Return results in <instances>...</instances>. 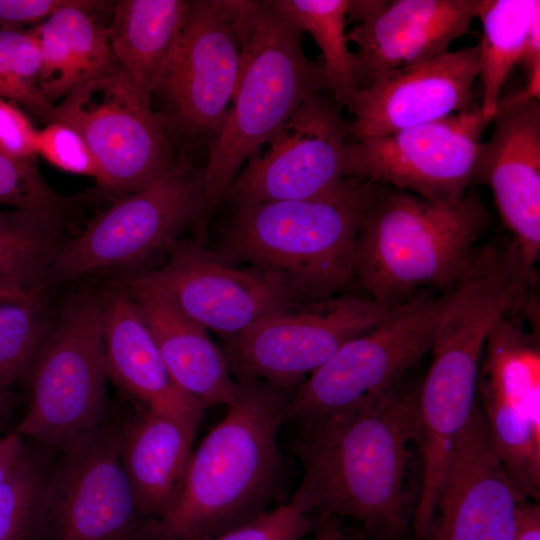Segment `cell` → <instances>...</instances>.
Returning a JSON list of instances; mask_svg holds the SVG:
<instances>
[{
    "label": "cell",
    "mask_w": 540,
    "mask_h": 540,
    "mask_svg": "<svg viewBox=\"0 0 540 540\" xmlns=\"http://www.w3.org/2000/svg\"><path fill=\"white\" fill-rule=\"evenodd\" d=\"M417 387L400 384L375 403L294 422L303 475L291 504L351 517L375 540H402L413 515L405 475Z\"/></svg>",
    "instance_id": "1"
},
{
    "label": "cell",
    "mask_w": 540,
    "mask_h": 540,
    "mask_svg": "<svg viewBox=\"0 0 540 540\" xmlns=\"http://www.w3.org/2000/svg\"><path fill=\"white\" fill-rule=\"evenodd\" d=\"M114 2L71 0L40 24L28 28L39 50V88L55 105L79 86L121 70L106 28L93 12L112 9Z\"/></svg>",
    "instance_id": "24"
},
{
    "label": "cell",
    "mask_w": 540,
    "mask_h": 540,
    "mask_svg": "<svg viewBox=\"0 0 540 540\" xmlns=\"http://www.w3.org/2000/svg\"><path fill=\"white\" fill-rule=\"evenodd\" d=\"M276 4L304 32H308L322 53L321 66L329 91L346 107L358 90L354 55L348 47L346 23L349 0H275Z\"/></svg>",
    "instance_id": "29"
},
{
    "label": "cell",
    "mask_w": 540,
    "mask_h": 540,
    "mask_svg": "<svg viewBox=\"0 0 540 540\" xmlns=\"http://www.w3.org/2000/svg\"><path fill=\"white\" fill-rule=\"evenodd\" d=\"M477 388L497 437L540 435V350L535 332L503 317L484 347Z\"/></svg>",
    "instance_id": "22"
},
{
    "label": "cell",
    "mask_w": 540,
    "mask_h": 540,
    "mask_svg": "<svg viewBox=\"0 0 540 540\" xmlns=\"http://www.w3.org/2000/svg\"><path fill=\"white\" fill-rule=\"evenodd\" d=\"M513 540H540V506L538 502L522 501L516 514Z\"/></svg>",
    "instance_id": "38"
},
{
    "label": "cell",
    "mask_w": 540,
    "mask_h": 540,
    "mask_svg": "<svg viewBox=\"0 0 540 540\" xmlns=\"http://www.w3.org/2000/svg\"><path fill=\"white\" fill-rule=\"evenodd\" d=\"M36 153L66 172L97 177L95 160L84 139L63 122L51 121L38 131Z\"/></svg>",
    "instance_id": "33"
},
{
    "label": "cell",
    "mask_w": 540,
    "mask_h": 540,
    "mask_svg": "<svg viewBox=\"0 0 540 540\" xmlns=\"http://www.w3.org/2000/svg\"><path fill=\"white\" fill-rule=\"evenodd\" d=\"M71 0H0V27L23 29L42 23Z\"/></svg>",
    "instance_id": "36"
},
{
    "label": "cell",
    "mask_w": 540,
    "mask_h": 540,
    "mask_svg": "<svg viewBox=\"0 0 540 540\" xmlns=\"http://www.w3.org/2000/svg\"><path fill=\"white\" fill-rule=\"evenodd\" d=\"M478 0H349L347 33L356 46L358 89L381 75L445 52L466 34L476 18Z\"/></svg>",
    "instance_id": "17"
},
{
    "label": "cell",
    "mask_w": 540,
    "mask_h": 540,
    "mask_svg": "<svg viewBox=\"0 0 540 540\" xmlns=\"http://www.w3.org/2000/svg\"><path fill=\"white\" fill-rule=\"evenodd\" d=\"M314 525L309 513L289 503L207 540H301Z\"/></svg>",
    "instance_id": "34"
},
{
    "label": "cell",
    "mask_w": 540,
    "mask_h": 540,
    "mask_svg": "<svg viewBox=\"0 0 540 540\" xmlns=\"http://www.w3.org/2000/svg\"><path fill=\"white\" fill-rule=\"evenodd\" d=\"M55 454L27 446L0 482V540H46Z\"/></svg>",
    "instance_id": "27"
},
{
    "label": "cell",
    "mask_w": 540,
    "mask_h": 540,
    "mask_svg": "<svg viewBox=\"0 0 540 540\" xmlns=\"http://www.w3.org/2000/svg\"><path fill=\"white\" fill-rule=\"evenodd\" d=\"M235 380L234 400L192 452L181 496L157 522L154 540H207L267 511L278 495V434L291 395L261 380Z\"/></svg>",
    "instance_id": "2"
},
{
    "label": "cell",
    "mask_w": 540,
    "mask_h": 540,
    "mask_svg": "<svg viewBox=\"0 0 540 540\" xmlns=\"http://www.w3.org/2000/svg\"><path fill=\"white\" fill-rule=\"evenodd\" d=\"M18 401L19 396L11 388L0 384V434L8 429Z\"/></svg>",
    "instance_id": "41"
},
{
    "label": "cell",
    "mask_w": 540,
    "mask_h": 540,
    "mask_svg": "<svg viewBox=\"0 0 540 540\" xmlns=\"http://www.w3.org/2000/svg\"><path fill=\"white\" fill-rule=\"evenodd\" d=\"M539 0H478L482 23L478 44V76L482 83L480 111L488 124L496 115L502 87L518 64Z\"/></svg>",
    "instance_id": "26"
},
{
    "label": "cell",
    "mask_w": 540,
    "mask_h": 540,
    "mask_svg": "<svg viewBox=\"0 0 540 540\" xmlns=\"http://www.w3.org/2000/svg\"><path fill=\"white\" fill-rule=\"evenodd\" d=\"M122 420L110 413L54 456L46 540H154L121 464Z\"/></svg>",
    "instance_id": "10"
},
{
    "label": "cell",
    "mask_w": 540,
    "mask_h": 540,
    "mask_svg": "<svg viewBox=\"0 0 540 540\" xmlns=\"http://www.w3.org/2000/svg\"><path fill=\"white\" fill-rule=\"evenodd\" d=\"M146 273L186 316L222 339L299 304L272 275L238 267L197 241L177 240L166 261Z\"/></svg>",
    "instance_id": "15"
},
{
    "label": "cell",
    "mask_w": 540,
    "mask_h": 540,
    "mask_svg": "<svg viewBox=\"0 0 540 540\" xmlns=\"http://www.w3.org/2000/svg\"><path fill=\"white\" fill-rule=\"evenodd\" d=\"M51 121L82 136L97 166L98 187L116 197L146 187L179 158L164 122L122 69L74 89L53 105Z\"/></svg>",
    "instance_id": "9"
},
{
    "label": "cell",
    "mask_w": 540,
    "mask_h": 540,
    "mask_svg": "<svg viewBox=\"0 0 540 540\" xmlns=\"http://www.w3.org/2000/svg\"><path fill=\"white\" fill-rule=\"evenodd\" d=\"M236 23L241 61L231 106L208 142L204 225L248 158L308 95L329 91L321 64L304 52L305 32L275 0H237Z\"/></svg>",
    "instance_id": "4"
},
{
    "label": "cell",
    "mask_w": 540,
    "mask_h": 540,
    "mask_svg": "<svg viewBox=\"0 0 540 540\" xmlns=\"http://www.w3.org/2000/svg\"><path fill=\"white\" fill-rule=\"evenodd\" d=\"M189 0L114 1L111 50L142 99L151 98L180 37Z\"/></svg>",
    "instance_id": "25"
},
{
    "label": "cell",
    "mask_w": 540,
    "mask_h": 540,
    "mask_svg": "<svg viewBox=\"0 0 540 540\" xmlns=\"http://www.w3.org/2000/svg\"><path fill=\"white\" fill-rule=\"evenodd\" d=\"M175 383L205 407L229 405L237 393L225 356L147 275L124 282Z\"/></svg>",
    "instance_id": "21"
},
{
    "label": "cell",
    "mask_w": 540,
    "mask_h": 540,
    "mask_svg": "<svg viewBox=\"0 0 540 540\" xmlns=\"http://www.w3.org/2000/svg\"><path fill=\"white\" fill-rule=\"evenodd\" d=\"M489 224L477 194L436 204L381 185L357 235L354 280L396 307L422 291H450Z\"/></svg>",
    "instance_id": "5"
},
{
    "label": "cell",
    "mask_w": 540,
    "mask_h": 540,
    "mask_svg": "<svg viewBox=\"0 0 540 540\" xmlns=\"http://www.w3.org/2000/svg\"><path fill=\"white\" fill-rule=\"evenodd\" d=\"M26 449L24 439L13 431L0 435V482L15 467Z\"/></svg>",
    "instance_id": "39"
},
{
    "label": "cell",
    "mask_w": 540,
    "mask_h": 540,
    "mask_svg": "<svg viewBox=\"0 0 540 540\" xmlns=\"http://www.w3.org/2000/svg\"><path fill=\"white\" fill-rule=\"evenodd\" d=\"M380 188L346 177L319 197L234 207L217 253L272 275L298 303L344 294L354 281L360 224Z\"/></svg>",
    "instance_id": "3"
},
{
    "label": "cell",
    "mask_w": 540,
    "mask_h": 540,
    "mask_svg": "<svg viewBox=\"0 0 540 540\" xmlns=\"http://www.w3.org/2000/svg\"><path fill=\"white\" fill-rule=\"evenodd\" d=\"M27 375V410L13 429L21 438L58 453L106 420L108 374L97 293L83 289L65 300Z\"/></svg>",
    "instance_id": "6"
},
{
    "label": "cell",
    "mask_w": 540,
    "mask_h": 540,
    "mask_svg": "<svg viewBox=\"0 0 540 540\" xmlns=\"http://www.w3.org/2000/svg\"><path fill=\"white\" fill-rule=\"evenodd\" d=\"M66 239L36 215L0 209V282L44 293L49 268Z\"/></svg>",
    "instance_id": "28"
},
{
    "label": "cell",
    "mask_w": 540,
    "mask_h": 540,
    "mask_svg": "<svg viewBox=\"0 0 540 540\" xmlns=\"http://www.w3.org/2000/svg\"><path fill=\"white\" fill-rule=\"evenodd\" d=\"M204 166L185 157L144 188L118 196L61 246L44 288L167 253L191 224L203 225Z\"/></svg>",
    "instance_id": "7"
},
{
    "label": "cell",
    "mask_w": 540,
    "mask_h": 540,
    "mask_svg": "<svg viewBox=\"0 0 540 540\" xmlns=\"http://www.w3.org/2000/svg\"><path fill=\"white\" fill-rule=\"evenodd\" d=\"M314 528L313 540H351V536L343 532L334 516L319 514Z\"/></svg>",
    "instance_id": "40"
},
{
    "label": "cell",
    "mask_w": 540,
    "mask_h": 540,
    "mask_svg": "<svg viewBox=\"0 0 540 540\" xmlns=\"http://www.w3.org/2000/svg\"><path fill=\"white\" fill-rule=\"evenodd\" d=\"M492 134L482 142L473 181L488 185L526 262L540 251V107L524 89L499 99Z\"/></svg>",
    "instance_id": "19"
},
{
    "label": "cell",
    "mask_w": 540,
    "mask_h": 540,
    "mask_svg": "<svg viewBox=\"0 0 540 540\" xmlns=\"http://www.w3.org/2000/svg\"><path fill=\"white\" fill-rule=\"evenodd\" d=\"M97 294L108 379L143 409L196 429L206 407L171 377L125 284Z\"/></svg>",
    "instance_id": "20"
},
{
    "label": "cell",
    "mask_w": 540,
    "mask_h": 540,
    "mask_svg": "<svg viewBox=\"0 0 540 540\" xmlns=\"http://www.w3.org/2000/svg\"><path fill=\"white\" fill-rule=\"evenodd\" d=\"M38 131L17 105L0 98V153L18 160H36Z\"/></svg>",
    "instance_id": "35"
},
{
    "label": "cell",
    "mask_w": 540,
    "mask_h": 540,
    "mask_svg": "<svg viewBox=\"0 0 540 540\" xmlns=\"http://www.w3.org/2000/svg\"><path fill=\"white\" fill-rule=\"evenodd\" d=\"M196 429L141 408L122 420L120 459L140 514L160 521L177 504Z\"/></svg>",
    "instance_id": "23"
},
{
    "label": "cell",
    "mask_w": 540,
    "mask_h": 540,
    "mask_svg": "<svg viewBox=\"0 0 540 540\" xmlns=\"http://www.w3.org/2000/svg\"><path fill=\"white\" fill-rule=\"evenodd\" d=\"M351 540H363V539L358 538V537H352V536H351Z\"/></svg>",
    "instance_id": "43"
},
{
    "label": "cell",
    "mask_w": 540,
    "mask_h": 540,
    "mask_svg": "<svg viewBox=\"0 0 540 540\" xmlns=\"http://www.w3.org/2000/svg\"><path fill=\"white\" fill-rule=\"evenodd\" d=\"M485 125L478 106L393 133L348 140L344 176L436 204L456 202L474 179Z\"/></svg>",
    "instance_id": "12"
},
{
    "label": "cell",
    "mask_w": 540,
    "mask_h": 540,
    "mask_svg": "<svg viewBox=\"0 0 540 540\" xmlns=\"http://www.w3.org/2000/svg\"><path fill=\"white\" fill-rule=\"evenodd\" d=\"M524 74L525 93L540 99V10L534 15L524 50L518 62Z\"/></svg>",
    "instance_id": "37"
},
{
    "label": "cell",
    "mask_w": 540,
    "mask_h": 540,
    "mask_svg": "<svg viewBox=\"0 0 540 540\" xmlns=\"http://www.w3.org/2000/svg\"><path fill=\"white\" fill-rule=\"evenodd\" d=\"M71 198L55 192L44 180L36 160H18L0 153V205L32 213L64 231Z\"/></svg>",
    "instance_id": "32"
},
{
    "label": "cell",
    "mask_w": 540,
    "mask_h": 540,
    "mask_svg": "<svg viewBox=\"0 0 540 540\" xmlns=\"http://www.w3.org/2000/svg\"><path fill=\"white\" fill-rule=\"evenodd\" d=\"M449 292L422 291L345 342L296 387L285 422L359 408L391 393L430 350Z\"/></svg>",
    "instance_id": "8"
},
{
    "label": "cell",
    "mask_w": 540,
    "mask_h": 540,
    "mask_svg": "<svg viewBox=\"0 0 540 540\" xmlns=\"http://www.w3.org/2000/svg\"><path fill=\"white\" fill-rule=\"evenodd\" d=\"M524 500L476 400L455 442L425 540H513Z\"/></svg>",
    "instance_id": "16"
},
{
    "label": "cell",
    "mask_w": 540,
    "mask_h": 540,
    "mask_svg": "<svg viewBox=\"0 0 540 540\" xmlns=\"http://www.w3.org/2000/svg\"><path fill=\"white\" fill-rule=\"evenodd\" d=\"M43 299V293L31 292L9 284L0 282V303L2 302H25Z\"/></svg>",
    "instance_id": "42"
},
{
    "label": "cell",
    "mask_w": 540,
    "mask_h": 540,
    "mask_svg": "<svg viewBox=\"0 0 540 540\" xmlns=\"http://www.w3.org/2000/svg\"><path fill=\"white\" fill-rule=\"evenodd\" d=\"M237 0H191L182 31L153 93L165 126L192 140L218 130L231 102L241 61Z\"/></svg>",
    "instance_id": "14"
},
{
    "label": "cell",
    "mask_w": 540,
    "mask_h": 540,
    "mask_svg": "<svg viewBox=\"0 0 540 540\" xmlns=\"http://www.w3.org/2000/svg\"><path fill=\"white\" fill-rule=\"evenodd\" d=\"M40 56L28 29L0 27V98L18 102L50 122L53 105L39 88Z\"/></svg>",
    "instance_id": "31"
},
{
    "label": "cell",
    "mask_w": 540,
    "mask_h": 540,
    "mask_svg": "<svg viewBox=\"0 0 540 540\" xmlns=\"http://www.w3.org/2000/svg\"><path fill=\"white\" fill-rule=\"evenodd\" d=\"M350 121L329 91L308 95L246 161L223 201L234 207L325 195L346 178L343 151ZM262 145V146H263Z\"/></svg>",
    "instance_id": "13"
},
{
    "label": "cell",
    "mask_w": 540,
    "mask_h": 540,
    "mask_svg": "<svg viewBox=\"0 0 540 540\" xmlns=\"http://www.w3.org/2000/svg\"><path fill=\"white\" fill-rule=\"evenodd\" d=\"M43 301L0 303V384L5 387L27 375L50 329Z\"/></svg>",
    "instance_id": "30"
},
{
    "label": "cell",
    "mask_w": 540,
    "mask_h": 540,
    "mask_svg": "<svg viewBox=\"0 0 540 540\" xmlns=\"http://www.w3.org/2000/svg\"><path fill=\"white\" fill-rule=\"evenodd\" d=\"M396 307L351 294L299 303L223 338L220 349L235 378L257 379L290 391L345 342Z\"/></svg>",
    "instance_id": "11"
},
{
    "label": "cell",
    "mask_w": 540,
    "mask_h": 540,
    "mask_svg": "<svg viewBox=\"0 0 540 540\" xmlns=\"http://www.w3.org/2000/svg\"><path fill=\"white\" fill-rule=\"evenodd\" d=\"M478 45L389 71L359 88L346 106L353 115L349 140L430 123L474 109Z\"/></svg>",
    "instance_id": "18"
}]
</instances>
